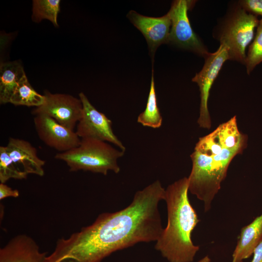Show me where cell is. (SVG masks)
Here are the masks:
<instances>
[{"instance_id": "4fadbf2b", "label": "cell", "mask_w": 262, "mask_h": 262, "mask_svg": "<svg viewBox=\"0 0 262 262\" xmlns=\"http://www.w3.org/2000/svg\"><path fill=\"white\" fill-rule=\"evenodd\" d=\"M262 241V214L241 229L232 259L242 261L250 257Z\"/></svg>"}, {"instance_id": "ffe728a7", "label": "cell", "mask_w": 262, "mask_h": 262, "mask_svg": "<svg viewBox=\"0 0 262 262\" xmlns=\"http://www.w3.org/2000/svg\"><path fill=\"white\" fill-rule=\"evenodd\" d=\"M238 2L248 13L262 17V0H240Z\"/></svg>"}, {"instance_id": "52a82bcc", "label": "cell", "mask_w": 262, "mask_h": 262, "mask_svg": "<svg viewBox=\"0 0 262 262\" xmlns=\"http://www.w3.org/2000/svg\"><path fill=\"white\" fill-rule=\"evenodd\" d=\"M82 104V115L75 131L81 138H90L112 143L120 149L126 148L113 132L112 121L90 103L85 94H79Z\"/></svg>"}, {"instance_id": "ac0fdd59", "label": "cell", "mask_w": 262, "mask_h": 262, "mask_svg": "<svg viewBox=\"0 0 262 262\" xmlns=\"http://www.w3.org/2000/svg\"><path fill=\"white\" fill-rule=\"evenodd\" d=\"M262 62V18L256 29L255 35L249 45L245 66L246 72L249 75L257 66Z\"/></svg>"}, {"instance_id": "cb8c5ba5", "label": "cell", "mask_w": 262, "mask_h": 262, "mask_svg": "<svg viewBox=\"0 0 262 262\" xmlns=\"http://www.w3.org/2000/svg\"><path fill=\"white\" fill-rule=\"evenodd\" d=\"M232 262H242V261H236L234 259H232Z\"/></svg>"}, {"instance_id": "7402d4cb", "label": "cell", "mask_w": 262, "mask_h": 262, "mask_svg": "<svg viewBox=\"0 0 262 262\" xmlns=\"http://www.w3.org/2000/svg\"><path fill=\"white\" fill-rule=\"evenodd\" d=\"M253 254L251 262H262V241L255 248Z\"/></svg>"}, {"instance_id": "5b68a950", "label": "cell", "mask_w": 262, "mask_h": 262, "mask_svg": "<svg viewBox=\"0 0 262 262\" xmlns=\"http://www.w3.org/2000/svg\"><path fill=\"white\" fill-rule=\"evenodd\" d=\"M195 1L176 0L172 2L168 13L171 26L168 43L205 58L210 52L199 37L194 31L188 16V11Z\"/></svg>"}, {"instance_id": "8fae6325", "label": "cell", "mask_w": 262, "mask_h": 262, "mask_svg": "<svg viewBox=\"0 0 262 262\" xmlns=\"http://www.w3.org/2000/svg\"><path fill=\"white\" fill-rule=\"evenodd\" d=\"M47 256L26 234L14 237L0 249V262H47Z\"/></svg>"}, {"instance_id": "6da1fadb", "label": "cell", "mask_w": 262, "mask_h": 262, "mask_svg": "<svg viewBox=\"0 0 262 262\" xmlns=\"http://www.w3.org/2000/svg\"><path fill=\"white\" fill-rule=\"evenodd\" d=\"M165 191L159 180L137 191L124 209L101 213L91 225L58 239L48 262H100L138 243L156 242L164 229L159 204Z\"/></svg>"}, {"instance_id": "7c38bea8", "label": "cell", "mask_w": 262, "mask_h": 262, "mask_svg": "<svg viewBox=\"0 0 262 262\" xmlns=\"http://www.w3.org/2000/svg\"><path fill=\"white\" fill-rule=\"evenodd\" d=\"M6 150L18 168L26 175H44L45 161L40 159L36 149L26 140L10 137Z\"/></svg>"}, {"instance_id": "5bb4252c", "label": "cell", "mask_w": 262, "mask_h": 262, "mask_svg": "<svg viewBox=\"0 0 262 262\" xmlns=\"http://www.w3.org/2000/svg\"><path fill=\"white\" fill-rule=\"evenodd\" d=\"M22 64L17 61L3 62L0 66V103H10L20 80L25 75Z\"/></svg>"}, {"instance_id": "603a6c76", "label": "cell", "mask_w": 262, "mask_h": 262, "mask_svg": "<svg viewBox=\"0 0 262 262\" xmlns=\"http://www.w3.org/2000/svg\"><path fill=\"white\" fill-rule=\"evenodd\" d=\"M198 262H211V259L208 256H206L200 259Z\"/></svg>"}, {"instance_id": "d6986e66", "label": "cell", "mask_w": 262, "mask_h": 262, "mask_svg": "<svg viewBox=\"0 0 262 262\" xmlns=\"http://www.w3.org/2000/svg\"><path fill=\"white\" fill-rule=\"evenodd\" d=\"M27 175L21 171L8 154L5 147H0V181L5 183L11 179L22 180Z\"/></svg>"}, {"instance_id": "9a60e30c", "label": "cell", "mask_w": 262, "mask_h": 262, "mask_svg": "<svg viewBox=\"0 0 262 262\" xmlns=\"http://www.w3.org/2000/svg\"><path fill=\"white\" fill-rule=\"evenodd\" d=\"M137 122L143 126L154 129L159 128L162 125L163 117L158 106L153 69L146 107L138 115Z\"/></svg>"}, {"instance_id": "e0dca14e", "label": "cell", "mask_w": 262, "mask_h": 262, "mask_svg": "<svg viewBox=\"0 0 262 262\" xmlns=\"http://www.w3.org/2000/svg\"><path fill=\"white\" fill-rule=\"evenodd\" d=\"M60 0H34L33 1L32 19L39 22L43 19L49 20L54 26H58V14L60 11Z\"/></svg>"}, {"instance_id": "8992f818", "label": "cell", "mask_w": 262, "mask_h": 262, "mask_svg": "<svg viewBox=\"0 0 262 262\" xmlns=\"http://www.w3.org/2000/svg\"><path fill=\"white\" fill-rule=\"evenodd\" d=\"M202 68L196 73L192 81L199 87L200 102L197 124L200 128L209 129L211 119L208 109V100L212 86L225 62L229 60L227 47L220 44L214 52H210L204 58Z\"/></svg>"}, {"instance_id": "3957f363", "label": "cell", "mask_w": 262, "mask_h": 262, "mask_svg": "<svg viewBox=\"0 0 262 262\" xmlns=\"http://www.w3.org/2000/svg\"><path fill=\"white\" fill-rule=\"evenodd\" d=\"M260 20L233 2L225 16L218 21L213 32V37L225 46L229 60L245 65L246 49L254 37Z\"/></svg>"}, {"instance_id": "44dd1931", "label": "cell", "mask_w": 262, "mask_h": 262, "mask_svg": "<svg viewBox=\"0 0 262 262\" xmlns=\"http://www.w3.org/2000/svg\"><path fill=\"white\" fill-rule=\"evenodd\" d=\"M19 195V191L13 189L3 183L0 184V199L2 200L8 197H17Z\"/></svg>"}, {"instance_id": "2e32d148", "label": "cell", "mask_w": 262, "mask_h": 262, "mask_svg": "<svg viewBox=\"0 0 262 262\" xmlns=\"http://www.w3.org/2000/svg\"><path fill=\"white\" fill-rule=\"evenodd\" d=\"M44 100V95L39 94L33 89L25 75L13 94L10 103L15 105L38 107L43 103Z\"/></svg>"}, {"instance_id": "30bf717a", "label": "cell", "mask_w": 262, "mask_h": 262, "mask_svg": "<svg viewBox=\"0 0 262 262\" xmlns=\"http://www.w3.org/2000/svg\"><path fill=\"white\" fill-rule=\"evenodd\" d=\"M127 17L144 36L153 60L158 47L161 44L168 43L171 26L169 13L155 17L143 16L131 10Z\"/></svg>"}, {"instance_id": "9c48e42d", "label": "cell", "mask_w": 262, "mask_h": 262, "mask_svg": "<svg viewBox=\"0 0 262 262\" xmlns=\"http://www.w3.org/2000/svg\"><path fill=\"white\" fill-rule=\"evenodd\" d=\"M36 131L41 140L55 149L64 152L78 147L81 139L76 132L45 115L33 119Z\"/></svg>"}, {"instance_id": "7a4b0ae2", "label": "cell", "mask_w": 262, "mask_h": 262, "mask_svg": "<svg viewBox=\"0 0 262 262\" xmlns=\"http://www.w3.org/2000/svg\"><path fill=\"white\" fill-rule=\"evenodd\" d=\"M188 191L187 177L165 189L167 224L156 241L155 248L169 262H192L199 249L191 239L192 232L200 220L190 203Z\"/></svg>"}, {"instance_id": "ba28073f", "label": "cell", "mask_w": 262, "mask_h": 262, "mask_svg": "<svg viewBox=\"0 0 262 262\" xmlns=\"http://www.w3.org/2000/svg\"><path fill=\"white\" fill-rule=\"evenodd\" d=\"M43 103L32 111L33 114L49 116L62 125L74 131L81 119L82 104L80 98L64 94L44 92Z\"/></svg>"}, {"instance_id": "277c9868", "label": "cell", "mask_w": 262, "mask_h": 262, "mask_svg": "<svg viewBox=\"0 0 262 262\" xmlns=\"http://www.w3.org/2000/svg\"><path fill=\"white\" fill-rule=\"evenodd\" d=\"M124 152L106 142L86 138H81L78 147L56 154L55 158L65 162L70 171L83 170L106 175L109 171L120 172L117 160Z\"/></svg>"}]
</instances>
